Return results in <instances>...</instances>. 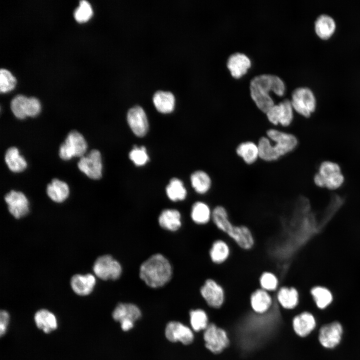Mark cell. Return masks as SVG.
Instances as JSON below:
<instances>
[{
	"mask_svg": "<svg viewBox=\"0 0 360 360\" xmlns=\"http://www.w3.org/2000/svg\"><path fill=\"white\" fill-rule=\"evenodd\" d=\"M28 98L18 94L12 98L10 102V108L14 116L18 119H24L27 116Z\"/></svg>",
	"mask_w": 360,
	"mask_h": 360,
	"instance_id": "38",
	"label": "cell"
},
{
	"mask_svg": "<svg viewBox=\"0 0 360 360\" xmlns=\"http://www.w3.org/2000/svg\"><path fill=\"white\" fill-rule=\"evenodd\" d=\"M310 294L320 308H326L331 303L332 300V296L330 291L324 287H314L310 290Z\"/></svg>",
	"mask_w": 360,
	"mask_h": 360,
	"instance_id": "39",
	"label": "cell"
},
{
	"mask_svg": "<svg viewBox=\"0 0 360 360\" xmlns=\"http://www.w3.org/2000/svg\"><path fill=\"white\" fill-rule=\"evenodd\" d=\"M336 24L334 20L326 14H322L316 18L314 30L316 34L322 39L327 40L334 32Z\"/></svg>",
	"mask_w": 360,
	"mask_h": 360,
	"instance_id": "28",
	"label": "cell"
},
{
	"mask_svg": "<svg viewBox=\"0 0 360 360\" xmlns=\"http://www.w3.org/2000/svg\"><path fill=\"white\" fill-rule=\"evenodd\" d=\"M92 270L95 276L102 280H116L121 276L122 267L112 256L106 254L98 256L95 260Z\"/></svg>",
	"mask_w": 360,
	"mask_h": 360,
	"instance_id": "10",
	"label": "cell"
},
{
	"mask_svg": "<svg viewBox=\"0 0 360 360\" xmlns=\"http://www.w3.org/2000/svg\"><path fill=\"white\" fill-rule=\"evenodd\" d=\"M273 294L278 304L285 310H294L299 304L300 294L295 286L281 285Z\"/></svg>",
	"mask_w": 360,
	"mask_h": 360,
	"instance_id": "15",
	"label": "cell"
},
{
	"mask_svg": "<svg viewBox=\"0 0 360 360\" xmlns=\"http://www.w3.org/2000/svg\"><path fill=\"white\" fill-rule=\"evenodd\" d=\"M129 158L137 166H143L148 160V156L144 146L138 147L135 146L130 152Z\"/></svg>",
	"mask_w": 360,
	"mask_h": 360,
	"instance_id": "41",
	"label": "cell"
},
{
	"mask_svg": "<svg viewBox=\"0 0 360 360\" xmlns=\"http://www.w3.org/2000/svg\"><path fill=\"white\" fill-rule=\"evenodd\" d=\"M190 317L192 328L196 332L204 330L210 323L208 314L202 308L191 310Z\"/></svg>",
	"mask_w": 360,
	"mask_h": 360,
	"instance_id": "36",
	"label": "cell"
},
{
	"mask_svg": "<svg viewBox=\"0 0 360 360\" xmlns=\"http://www.w3.org/2000/svg\"><path fill=\"white\" fill-rule=\"evenodd\" d=\"M165 336L171 342H180L186 345L191 344L194 338V334L188 327L175 321L167 324L165 328Z\"/></svg>",
	"mask_w": 360,
	"mask_h": 360,
	"instance_id": "17",
	"label": "cell"
},
{
	"mask_svg": "<svg viewBox=\"0 0 360 360\" xmlns=\"http://www.w3.org/2000/svg\"><path fill=\"white\" fill-rule=\"evenodd\" d=\"M127 120L136 136L142 137L146 134L148 128V120L142 107L135 106L130 108L127 114Z\"/></svg>",
	"mask_w": 360,
	"mask_h": 360,
	"instance_id": "16",
	"label": "cell"
},
{
	"mask_svg": "<svg viewBox=\"0 0 360 360\" xmlns=\"http://www.w3.org/2000/svg\"><path fill=\"white\" fill-rule=\"evenodd\" d=\"M46 194L53 202L62 203L68 198L70 190L65 182L58 178H54L46 187Z\"/></svg>",
	"mask_w": 360,
	"mask_h": 360,
	"instance_id": "27",
	"label": "cell"
},
{
	"mask_svg": "<svg viewBox=\"0 0 360 360\" xmlns=\"http://www.w3.org/2000/svg\"><path fill=\"white\" fill-rule=\"evenodd\" d=\"M166 193L172 201L176 202L184 200L186 196V190L182 182L177 178H172L166 187Z\"/></svg>",
	"mask_w": 360,
	"mask_h": 360,
	"instance_id": "37",
	"label": "cell"
},
{
	"mask_svg": "<svg viewBox=\"0 0 360 360\" xmlns=\"http://www.w3.org/2000/svg\"><path fill=\"white\" fill-rule=\"evenodd\" d=\"M140 277L149 287L158 288L164 286L171 279L172 265L163 254L152 255L140 265Z\"/></svg>",
	"mask_w": 360,
	"mask_h": 360,
	"instance_id": "2",
	"label": "cell"
},
{
	"mask_svg": "<svg viewBox=\"0 0 360 360\" xmlns=\"http://www.w3.org/2000/svg\"><path fill=\"white\" fill-rule=\"evenodd\" d=\"M92 14V10L90 4L86 0L80 2L79 6L74 12L76 20L79 22L88 20Z\"/></svg>",
	"mask_w": 360,
	"mask_h": 360,
	"instance_id": "42",
	"label": "cell"
},
{
	"mask_svg": "<svg viewBox=\"0 0 360 360\" xmlns=\"http://www.w3.org/2000/svg\"><path fill=\"white\" fill-rule=\"evenodd\" d=\"M286 87L283 80L278 76L262 74L254 77L250 83V96L257 108L266 114L275 102L270 95L273 92L282 96Z\"/></svg>",
	"mask_w": 360,
	"mask_h": 360,
	"instance_id": "1",
	"label": "cell"
},
{
	"mask_svg": "<svg viewBox=\"0 0 360 360\" xmlns=\"http://www.w3.org/2000/svg\"><path fill=\"white\" fill-rule=\"evenodd\" d=\"M16 84V79L8 70L1 68L0 70V90L4 92L12 90Z\"/></svg>",
	"mask_w": 360,
	"mask_h": 360,
	"instance_id": "40",
	"label": "cell"
},
{
	"mask_svg": "<svg viewBox=\"0 0 360 360\" xmlns=\"http://www.w3.org/2000/svg\"><path fill=\"white\" fill-rule=\"evenodd\" d=\"M160 226L170 231H176L181 226V215L175 209H166L162 212L158 218Z\"/></svg>",
	"mask_w": 360,
	"mask_h": 360,
	"instance_id": "29",
	"label": "cell"
},
{
	"mask_svg": "<svg viewBox=\"0 0 360 360\" xmlns=\"http://www.w3.org/2000/svg\"><path fill=\"white\" fill-rule=\"evenodd\" d=\"M121 328L124 331H128L134 326V322L130 320H124L120 322Z\"/></svg>",
	"mask_w": 360,
	"mask_h": 360,
	"instance_id": "45",
	"label": "cell"
},
{
	"mask_svg": "<svg viewBox=\"0 0 360 360\" xmlns=\"http://www.w3.org/2000/svg\"><path fill=\"white\" fill-rule=\"evenodd\" d=\"M314 181L320 188L334 190L342 186L344 178L338 164L324 161L320 164L318 172L314 176Z\"/></svg>",
	"mask_w": 360,
	"mask_h": 360,
	"instance_id": "3",
	"label": "cell"
},
{
	"mask_svg": "<svg viewBox=\"0 0 360 360\" xmlns=\"http://www.w3.org/2000/svg\"><path fill=\"white\" fill-rule=\"evenodd\" d=\"M192 186L198 194L208 193L212 186V180L205 171L198 170L194 172L190 176Z\"/></svg>",
	"mask_w": 360,
	"mask_h": 360,
	"instance_id": "32",
	"label": "cell"
},
{
	"mask_svg": "<svg viewBox=\"0 0 360 360\" xmlns=\"http://www.w3.org/2000/svg\"><path fill=\"white\" fill-rule=\"evenodd\" d=\"M232 252V242L224 235L214 240L210 247L208 255L214 265L221 266L230 258Z\"/></svg>",
	"mask_w": 360,
	"mask_h": 360,
	"instance_id": "11",
	"label": "cell"
},
{
	"mask_svg": "<svg viewBox=\"0 0 360 360\" xmlns=\"http://www.w3.org/2000/svg\"><path fill=\"white\" fill-rule=\"evenodd\" d=\"M96 278L92 274H75L70 280V285L73 292L80 296L89 295L96 284Z\"/></svg>",
	"mask_w": 360,
	"mask_h": 360,
	"instance_id": "22",
	"label": "cell"
},
{
	"mask_svg": "<svg viewBox=\"0 0 360 360\" xmlns=\"http://www.w3.org/2000/svg\"><path fill=\"white\" fill-rule=\"evenodd\" d=\"M342 333L341 324L338 322H334L325 324L320 328L318 340L323 346L333 348L340 342Z\"/></svg>",
	"mask_w": 360,
	"mask_h": 360,
	"instance_id": "19",
	"label": "cell"
},
{
	"mask_svg": "<svg viewBox=\"0 0 360 360\" xmlns=\"http://www.w3.org/2000/svg\"><path fill=\"white\" fill-rule=\"evenodd\" d=\"M153 102L158 111L168 113L172 112L174 108L175 98L170 91L159 90L154 94Z\"/></svg>",
	"mask_w": 360,
	"mask_h": 360,
	"instance_id": "31",
	"label": "cell"
},
{
	"mask_svg": "<svg viewBox=\"0 0 360 360\" xmlns=\"http://www.w3.org/2000/svg\"><path fill=\"white\" fill-rule=\"evenodd\" d=\"M212 208L202 201H197L192 206L190 216L192 221L199 226H206L212 222Z\"/></svg>",
	"mask_w": 360,
	"mask_h": 360,
	"instance_id": "25",
	"label": "cell"
},
{
	"mask_svg": "<svg viewBox=\"0 0 360 360\" xmlns=\"http://www.w3.org/2000/svg\"><path fill=\"white\" fill-rule=\"evenodd\" d=\"M316 324L314 316L308 312L298 314L292 319V326L294 333L302 338L308 336L314 328Z\"/></svg>",
	"mask_w": 360,
	"mask_h": 360,
	"instance_id": "23",
	"label": "cell"
},
{
	"mask_svg": "<svg viewBox=\"0 0 360 360\" xmlns=\"http://www.w3.org/2000/svg\"><path fill=\"white\" fill-rule=\"evenodd\" d=\"M265 135L271 140L280 158L293 152L298 145V140L296 136L277 128H268Z\"/></svg>",
	"mask_w": 360,
	"mask_h": 360,
	"instance_id": "4",
	"label": "cell"
},
{
	"mask_svg": "<svg viewBox=\"0 0 360 360\" xmlns=\"http://www.w3.org/2000/svg\"><path fill=\"white\" fill-rule=\"evenodd\" d=\"M140 308L135 304L130 303H120L114 310L112 316L117 322L130 320L133 322L138 320L141 316Z\"/></svg>",
	"mask_w": 360,
	"mask_h": 360,
	"instance_id": "26",
	"label": "cell"
},
{
	"mask_svg": "<svg viewBox=\"0 0 360 360\" xmlns=\"http://www.w3.org/2000/svg\"><path fill=\"white\" fill-rule=\"evenodd\" d=\"M212 222L216 228L226 236L234 224L232 222L228 210L222 204H217L212 208Z\"/></svg>",
	"mask_w": 360,
	"mask_h": 360,
	"instance_id": "20",
	"label": "cell"
},
{
	"mask_svg": "<svg viewBox=\"0 0 360 360\" xmlns=\"http://www.w3.org/2000/svg\"><path fill=\"white\" fill-rule=\"evenodd\" d=\"M87 142L83 136L76 130L70 132L64 142L60 146L59 156L68 160L72 157H82L86 152Z\"/></svg>",
	"mask_w": 360,
	"mask_h": 360,
	"instance_id": "9",
	"label": "cell"
},
{
	"mask_svg": "<svg viewBox=\"0 0 360 360\" xmlns=\"http://www.w3.org/2000/svg\"><path fill=\"white\" fill-rule=\"evenodd\" d=\"M273 294L260 288L254 290L250 296V304L253 312L258 314L268 312L274 304Z\"/></svg>",
	"mask_w": 360,
	"mask_h": 360,
	"instance_id": "18",
	"label": "cell"
},
{
	"mask_svg": "<svg viewBox=\"0 0 360 360\" xmlns=\"http://www.w3.org/2000/svg\"><path fill=\"white\" fill-rule=\"evenodd\" d=\"M235 152L242 161L248 166L256 164L260 160L257 142L247 140L240 142L236 146Z\"/></svg>",
	"mask_w": 360,
	"mask_h": 360,
	"instance_id": "24",
	"label": "cell"
},
{
	"mask_svg": "<svg viewBox=\"0 0 360 360\" xmlns=\"http://www.w3.org/2000/svg\"><path fill=\"white\" fill-rule=\"evenodd\" d=\"M252 62L244 54L236 52L229 56L226 66L232 76L238 79L244 75L251 67Z\"/></svg>",
	"mask_w": 360,
	"mask_h": 360,
	"instance_id": "21",
	"label": "cell"
},
{
	"mask_svg": "<svg viewBox=\"0 0 360 360\" xmlns=\"http://www.w3.org/2000/svg\"><path fill=\"white\" fill-rule=\"evenodd\" d=\"M36 326L45 333H50L58 327V321L56 316L46 309L38 310L34 316Z\"/></svg>",
	"mask_w": 360,
	"mask_h": 360,
	"instance_id": "30",
	"label": "cell"
},
{
	"mask_svg": "<svg viewBox=\"0 0 360 360\" xmlns=\"http://www.w3.org/2000/svg\"><path fill=\"white\" fill-rule=\"evenodd\" d=\"M4 198L10 213L14 218H24L29 212L28 200L22 192L12 190Z\"/></svg>",
	"mask_w": 360,
	"mask_h": 360,
	"instance_id": "14",
	"label": "cell"
},
{
	"mask_svg": "<svg viewBox=\"0 0 360 360\" xmlns=\"http://www.w3.org/2000/svg\"><path fill=\"white\" fill-rule=\"evenodd\" d=\"M202 338L204 347L214 354H220L230 344L226 331L214 322H210L204 330Z\"/></svg>",
	"mask_w": 360,
	"mask_h": 360,
	"instance_id": "5",
	"label": "cell"
},
{
	"mask_svg": "<svg viewBox=\"0 0 360 360\" xmlns=\"http://www.w3.org/2000/svg\"><path fill=\"white\" fill-rule=\"evenodd\" d=\"M260 288L270 293L276 292L281 285L279 276L274 272L264 270L258 278Z\"/></svg>",
	"mask_w": 360,
	"mask_h": 360,
	"instance_id": "35",
	"label": "cell"
},
{
	"mask_svg": "<svg viewBox=\"0 0 360 360\" xmlns=\"http://www.w3.org/2000/svg\"><path fill=\"white\" fill-rule=\"evenodd\" d=\"M78 166L89 178L100 179L102 176V169L100 152L96 149L91 150L86 156L80 158Z\"/></svg>",
	"mask_w": 360,
	"mask_h": 360,
	"instance_id": "12",
	"label": "cell"
},
{
	"mask_svg": "<svg viewBox=\"0 0 360 360\" xmlns=\"http://www.w3.org/2000/svg\"><path fill=\"white\" fill-rule=\"evenodd\" d=\"M294 112L290 100L286 98L275 104L265 114L272 127L287 128L293 122Z\"/></svg>",
	"mask_w": 360,
	"mask_h": 360,
	"instance_id": "6",
	"label": "cell"
},
{
	"mask_svg": "<svg viewBox=\"0 0 360 360\" xmlns=\"http://www.w3.org/2000/svg\"><path fill=\"white\" fill-rule=\"evenodd\" d=\"M294 112L308 118L316 110V100L312 91L307 87H299L292 92L290 100Z\"/></svg>",
	"mask_w": 360,
	"mask_h": 360,
	"instance_id": "8",
	"label": "cell"
},
{
	"mask_svg": "<svg viewBox=\"0 0 360 360\" xmlns=\"http://www.w3.org/2000/svg\"><path fill=\"white\" fill-rule=\"evenodd\" d=\"M257 144L260 160L266 162H273L280 159L276 152L271 140L266 135L260 136Z\"/></svg>",
	"mask_w": 360,
	"mask_h": 360,
	"instance_id": "34",
	"label": "cell"
},
{
	"mask_svg": "<svg viewBox=\"0 0 360 360\" xmlns=\"http://www.w3.org/2000/svg\"><path fill=\"white\" fill-rule=\"evenodd\" d=\"M40 104L38 99L34 97L28 98L27 116L34 117L39 114L40 111Z\"/></svg>",
	"mask_w": 360,
	"mask_h": 360,
	"instance_id": "43",
	"label": "cell"
},
{
	"mask_svg": "<svg viewBox=\"0 0 360 360\" xmlns=\"http://www.w3.org/2000/svg\"><path fill=\"white\" fill-rule=\"evenodd\" d=\"M10 316L5 310H2L0 312V334L2 336L6 332L9 322Z\"/></svg>",
	"mask_w": 360,
	"mask_h": 360,
	"instance_id": "44",
	"label": "cell"
},
{
	"mask_svg": "<svg viewBox=\"0 0 360 360\" xmlns=\"http://www.w3.org/2000/svg\"><path fill=\"white\" fill-rule=\"evenodd\" d=\"M4 160L8 168L12 172H22L27 167L26 160L20 154L19 151L16 147H10L6 150Z\"/></svg>",
	"mask_w": 360,
	"mask_h": 360,
	"instance_id": "33",
	"label": "cell"
},
{
	"mask_svg": "<svg viewBox=\"0 0 360 360\" xmlns=\"http://www.w3.org/2000/svg\"><path fill=\"white\" fill-rule=\"evenodd\" d=\"M226 237L238 248L245 251L252 250L256 244V238L252 230L244 224H234Z\"/></svg>",
	"mask_w": 360,
	"mask_h": 360,
	"instance_id": "13",
	"label": "cell"
},
{
	"mask_svg": "<svg viewBox=\"0 0 360 360\" xmlns=\"http://www.w3.org/2000/svg\"><path fill=\"white\" fill-rule=\"evenodd\" d=\"M200 293L206 304L210 308L219 309L224 304L225 288L214 278H208L205 280L200 288Z\"/></svg>",
	"mask_w": 360,
	"mask_h": 360,
	"instance_id": "7",
	"label": "cell"
}]
</instances>
